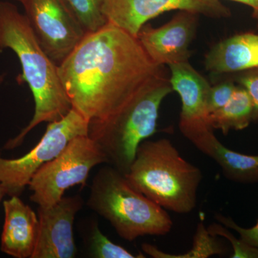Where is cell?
<instances>
[{"instance_id": "cell-4", "label": "cell", "mask_w": 258, "mask_h": 258, "mask_svg": "<svg viewBox=\"0 0 258 258\" xmlns=\"http://www.w3.org/2000/svg\"><path fill=\"white\" fill-rule=\"evenodd\" d=\"M86 204L129 242L142 236L165 235L173 227L166 210L139 192L111 165L101 168L93 177Z\"/></svg>"}, {"instance_id": "cell-2", "label": "cell", "mask_w": 258, "mask_h": 258, "mask_svg": "<svg viewBox=\"0 0 258 258\" xmlns=\"http://www.w3.org/2000/svg\"><path fill=\"white\" fill-rule=\"evenodd\" d=\"M10 49L18 56L23 75L35 101V113L29 124L5 149H13L23 144L26 136L37 125L64 118L72 109L58 74V66L43 50L25 14L15 5L0 2V50Z\"/></svg>"}, {"instance_id": "cell-8", "label": "cell", "mask_w": 258, "mask_h": 258, "mask_svg": "<svg viewBox=\"0 0 258 258\" xmlns=\"http://www.w3.org/2000/svg\"><path fill=\"white\" fill-rule=\"evenodd\" d=\"M20 3L40 45L57 66L87 34L64 0H21Z\"/></svg>"}, {"instance_id": "cell-15", "label": "cell", "mask_w": 258, "mask_h": 258, "mask_svg": "<svg viewBox=\"0 0 258 258\" xmlns=\"http://www.w3.org/2000/svg\"><path fill=\"white\" fill-rule=\"evenodd\" d=\"M193 144L220 166L227 179L243 184L258 182V156L231 150L218 140L214 132L199 139Z\"/></svg>"}, {"instance_id": "cell-27", "label": "cell", "mask_w": 258, "mask_h": 258, "mask_svg": "<svg viewBox=\"0 0 258 258\" xmlns=\"http://www.w3.org/2000/svg\"><path fill=\"white\" fill-rule=\"evenodd\" d=\"M16 1L20 2V1H21V0H16Z\"/></svg>"}, {"instance_id": "cell-22", "label": "cell", "mask_w": 258, "mask_h": 258, "mask_svg": "<svg viewBox=\"0 0 258 258\" xmlns=\"http://www.w3.org/2000/svg\"><path fill=\"white\" fill-rule=\"evenodd\" d=\"M215 220L219 223L225 226L227 228L235 230L240 236V239L244 243L258 249V221L255 225L250 228H244L235 223L230 217H226L220 213L215 215Z\"/></svg>"}, {"instance_id": "cell-14", "label": "cell", "mask_w": 258, "mask_h": 258, "mask_svg": "<svg viewBox=\"0 0 258 258\" xmlns=\"http://www.w3.org/2000/svg\"><path fill=\"white\" fill-rule=\"evenodd\" d=\"M205 66L208 72L215 75L258 68V35L245 32L218 42L205 56Z\"/></svg>"}, {"instance_id": "cell-24", "label": "cell", "mask_w": 258, "mask_h": 258, "mask_svg": "<svg viewBox=\"0 0 258 258\" xmlns=\"http://www.w3.org/2000/svg\"><path fill=\"white\" fill-rule=\"evenodd\" d=\"M242 3L249 7L252 10V17L256 20L258 28V0H231Z\"/></svg>"}, {"instance_id": "cell-10", "label": "cell", "mask_w": 258, "mask_h": 258, "mask_svg": "<svg viewBox=\"0 0 258 258\" xmlns=\"http://www.w3.org/2000/svg\"><path fill=\"white\" fill-rule=\"evenodd\" d=\"M83 206L80 195L62 197L50 206H38V235L32 258L76 257L74 225Z\"/></svg>"}, {"instance_id": "cell-18", "label": "cell", "mask_w": 258, "mask_h": 258, "mask_svg": "<svg viewBox=\"0 0 258 258\" xmlns=\"http://www.w3.org/2000/svg\"><path fill=\"white\" fill-rule=\"evenodd\" d=\"M85 245L90 257L96 258L139 257L124 247L109 240L100 230L98 222L91 220L83 235Z\"/></svg>"}, {"instance_id": "cell-26", "label": "cell", "mask_w": 258, "mask_h": 258, "mask_svg": "<svg viewBox=\"0 0 258 258\" xmlns=\"http://www.w3.org/2000/svg\"><path fill=\"white\" fill-rule=\"evenodd\" d=\"M5 76H0V86H1L2 83L4 81Z\"/></svg>"}, {"instance_id": "cell-20", "label": "cell", "mask_w": 258, "mask_h": 258, "mask_svg": "<svg viewBox=\"0 0 258 258\" xmlns=\"http://www.w3.org/2000/svg\"><path fill=\"white\" fill-rule=\"evenodd\" d=\"M208 230L212 235L225 237L230 241L233 248L232 258H258V249L244 243L240 238H236L235 236L228 230V228L221 224L213 223L209 226Z\"/></svg>"}, {"instance_id": "cell-16", "label": "cell", "mask_w": 258, "mask_h": 258, "mask_svg": "<svg viewBox=\"0 0 258 258\" xmlns=\"http://www.w3.org/2000/svg\"><path fill=\"white\" fill-rule=\"evenodd\" d=\"M253 113L252 98L245 88L240 86L236 88L225 106L210 115V125L214 130L218 129L226 136L231 130L247 128L253 120Z\"/></svg>"}, {"instance_id": "cell-12", "label": "cell", "mask_w": 258, "mask_h": 258, "mask_svg": "<svg viewBox=\"0 0 258 258\" xmlns=\"http://www.w3.org/2000/svg\"><path fill=\"white\" fill-rule=\"evenodd\" d=\"M199 15L179 11L159 28L146 24L137 34L139 43L157 66L189 62V46L196 35Z\"/></svg>"}, {"instance_id": "cell-23", "label": "cell", "mask_w": 258, "mask_h": 258, "mask_svg": "<svg viewBox=\"0 0 258 258\" xmlns=\"http://www.w3.org/2000/svg\"><path fill=\"white\" fill-rule=\"evenodd\" d=\"M238 82L252 98L254 106L252 121H258V68L249 70L241 75Z\"/></svg>"}, {"instance_id": "cell-7", "label": "cell", "mask_w": 258, "mask_h": 258, "mask_svg": "<svg viewBox=\"0 0 258 258\" xmlns=\"http://www.w3.org/2000/svg\"><path fill=\"white\" fill-rule=\"evenodd\" d=\"M89 121L72 108L64 118L47 125L41 140L23 157L14 159L0 156V183L8 195L20 196L37 170L57 157L71 140L88 135Z\"/></svg>"}, {"instance_id": "cell-1", "label": "cell", "mask_w": 258, "mask_h": 258, "mask_svg": "<svg viewBox=\"0 0 258 258\" xmlns=\"http://www.w3.org/2000/svg\"><path fill=\"white\" fill-rule=\"evenodd\" d=\"M73 108L90 123L113 118L146 88L167 77L137 37L108 23L87 33L58 66Z\"/></svg>"}, {"instance_id": "cell-13", "label": "cell", "mask_w": 258, "mask_h": 258, "mask_svg": "<svg viewBox=\"0 0 258 258\" xmlns=\"http://www.w3.org/2000/svg\"><path fill=\"white\" fill-rule=\"evenodd\" d=\"M3 205L1 250L15 258H32L38 235V217L19 196H11Z\"/></svg>"}, {"instance_id": "cell-9", "label": "cell", "mask_w": 258, "mask_h": 258, "mask_svg": "<svg viewBox=\"0 0 258 258\" xmlns=\"http://www.w3.org/2000/svg\"><path fill=\"white\" fill-rule=\"evenodd\" d=\"M171 10L213 19L227 18L230 10L221 0H105L103 13L112 24L137 37L148 21Z\"/></svg>"}, {"instance_id": "cell-25", "label": "cell", "mask_w": 258, "mask_h": 258, "mask_svg": "<svg viewBox=\"0 0 258 258\" xmlns=\"http://www.w3.org/2000/svg\"><path fill=\"white\" fill-rule=\"evenodd\" d=\"M8 195V191H7L6 188L0 183V203H1L2 200H3L5 195Z\"/></svg>"}, {"instance_id": "cell-3", "label": "cell", "mask_w": 258, "mask_h": 258, "mask_svg": "<svg viewBox=\"0 0 258 258\" xmlns=\"http://www.w3.org/2000/svg\"><path fill=\"white\" fill-rule=\"evenodd\" d=\"M130 184L164 210L178 214L192 212L203 181L201 169L182 157L169 139L139 144L129 170Z\"/></svg>"}, {"instance_id": "cell-17", "label": "cell", "mask_w": 258, "mask_h": 258, "mask_svg": "<svg viewBox=\"0 0 258 258\" xmlns=\"http://www.w3.org/2000/svg\"><path fill=\"white\" fill-rule=\"evenodd\" d=\"M193 247L187 253L175 256L165 253L153 244L143 243L142 250L148 255L156 258L188 257L206 258L214 254H223L227 248L219 242L217 237L210 234L208 228L203 222H200L197 227L196 234L194 237Z\"/></svg>"}, {"instance_id": "cell-6", "label": "cell", "mask_w": 258, "mask_h": 258, "mask_svg": "<svg viewBox=\"0 0 258 258\" xmlns=\"http://www.w3.org/2000/svg\"><path fill=\"white\" fill-rule=\"evenodd\" d=\"M102 164H108V160L98 144L88 135L76 137L32 176L28 186L30 200L42 207L57 203L69 188L84 187L93 168Z\"/></svg>"}, {"instance_id": "cell-5", "label": "cell", "mask_w": 258, "mask_h": 258, "mask_svg": "<svg viewBox=\"0 0 258 258\" xmlns=\"http://www.w3.org/2000/svg\"><path fill=\"white\" fill-rule=\"evenodd\" d=\"M169 77L153 83L123 111L103 121L89 123L88 136L101 148L108 164L128 172L139 144L157 132L161 103L172 92Z\"/></svg>"}, {"instance_id": "cell-19", "label": "cell", "mask_w": 258, "mask_h": 258, "mask_svg": "<svg viewBox=\"0 0 258 258\" xmlns=\"http://www.w3.org/2000/svg\"><path fill=\"white\" fill-rule=\"evenodd\" d=\"M86 33L96 32L108 24L103 13L105 0H64Z\"/></svg>"}, {"instance_id": "cell-11", "label": "cell", "mask_w": 258, "mask_h": 258, "mask_svg": "<svg viewBox=\"0 0 258 258\" xmlns=\"http://www.w3.org/2000/svg\"><path fill=\"white\" fill-rule=\"evenodd\" d=\"M173 91L181 101L180 132L191 143L214 132L210 122L208 102L210 83L189 62L169 66Z\"/></svg>"}, {"instance_id": "cell-21", "label": "cell", "mask_w": 258, "mask_h": 258, "mask_svg": "<svg viewBox=\"0 0 258 258\" xmlns=\"http://www.w3.org/2000/svg\"><path fill=\"white\" fill-rule=\"evenodd\" d=\"M236 88L237 86L232 81H225L215 85V86H211L208 102L210 115L213 112L220 109L228 103L231 97L235 92Z\"/></svg>"}]
</instances>
